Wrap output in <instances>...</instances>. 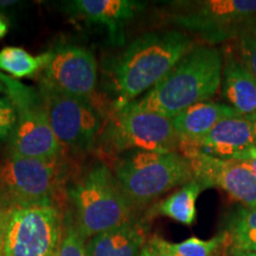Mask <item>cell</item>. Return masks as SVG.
I'll return each mask as SVG.
<instances>
[{
  "instance_id": "1",
  "label": "cell",
  "mask_w": 256,
  "mask_h": 256,
  "mask_svg": "<svg viewBox=\"0 0 256 256\" xmlns=\"http://www.w3.org/2000/svg\"><path fill=\"white\" fill-rule=\"evenodd\" d=\"M194 46L188 34L177 30L147 32L136 38L122 52L104 63L113 110L146 94Z\"/></svg>"
},
{
  "instance_id": "2",
  "label": "cell",
  "mask_w": 256,
  "mask_h": 256,
  "mask_svg": "<svg viewBox=\"0 0 256 256\" xmlns=\"http://www.w3.org/2000/svg\"><path fill=\"white\" fill-rule=\"evenodd\" d=\"M222 70L223 52L220 49L196 46L154 87L124 107L174 119L191 106L211 101L220 89Z\"/></svg>"
},
{
  "instance_id": "3",
  "label": "cell",
  "mask_w": 256,
  "mask_h": 256,
  "mask_svg": "<svg viewBox=\"0 0 256 256\" xmlns=\"http://www.w3.org/2000/svg\"><path fill=\"white\" fill-rule=\"evenodd\" d=\"M72 214L87 238L136 220L130 206L104 162L92 165L66 190Z\"/></svg>"
},
{
  "instance_id": "4",
  "label": "cell",
  "mask_w": 256,
  "mask_h": 256,
  "mask_svg": "<svg viewBox=\"0 0 256 256\" xmlns=\"http://www.w3.org/2000/svg\"><path fill=\"white\" fill-rule=\"evenodd\" d=\"M113 174L134 210L194 179L190 162L180 152H128L114 162Z\"/></svg>"
},
{
  "instance_id": "5",
  "label": "cell",
  "mask_w": 256,
  "mask_h": 256,
  "mask_svg": "<svg viewBox=\"0 0 256 256\" xmlns=\"http://www.w3.org/2000/svg\"><path fill=\"white\" fill-rule=\"evenodd\" d=\"M62 168L60 159H31L11 153L0 164V210L57 206Z\"/></svg>"
},
{
  "instance_id": "6",
  "label": "cell",
  "mask_w": 256,
  "mask_h": 256,
  "mask_svg": "<svg viewBox=\"0 0 256 256\" xmlns=\"http://www.w3.org/2000/svg\"><path fill=\"white\" fill-rule=\"evenodd\" d=\"M101 136L106 147L115 153L180 152V140L172 119L153 112L133 110L126 107L113 110Z\"/></svg>"
},
{
  "instance_id": "7",
  "label": "cell",
  "mask_w": 256,
  "mask_h": 256,
  "mask_svg": "<svg viewBox=\"0 0 256 256\" xmlns=\"http://www.w3.org/2000/svg\"><path fill=\"white\" fill-rule=\"evenodd\" d=\"M176 8L172 23L197 34L210 46L236 40L256 19V0L180 2Z\"/></svg>"
},
{
  "instance_id": "8",
  "label": "cell",
  "mask_w": 256,
  "mask_h": 256,
  "mask_svg": "<svg viewBox=\"0 0 256 256\" xmlns=\"http://www.w3.org/2000/svg\"><path fill=\"white\" fill-rule=\"evenodd\" d=\"M40 95L60 145L81 151L94 145L104 127V113L94 100L60 92L43 83Z\"/></svg>"
},
{
  "instance_id": "9",
  "label": "cell",
  "mask_w": 256,
  "mask_h": 256,
  "mask_svg": "<svg viewBox=\"0 0 256 256\" xmlns=\"http://www.w3.org/2000/svg\"><path fill=\"white\" fill-rule=\"evenodd\" d=\"M10 98L18 110V120L10 140V151L24 158L57 160L62 145L51 127L40 95L14 82Z\"/></svg>"
},
{
  "instance_id": "10",
  "label": "cell",
  "mask_w": 256,
  "mask_h": 256,
  "mask_svg": "<svg viewBox=\"0 0 256 256\" xmlns=\"http://www.w3.org/2000/svg\"><path fill=\"white\" fill-rule=\"evenodd\" d=\"M62 232L63 214L58 206L11 210L2 256H57Z\"/></svg>"
},
{
  "instance_id": "11",
  "label": "cell",
  "mask_w": 256,
  "mask_h": 256,
  "mask_svg": "<svg viewBox=\"0 0 256 256\" xmlns=\"http://www.w3.org/2000/svg\"><path fill=\"white\" fill-rule=\"evenodd\" d=\"M49 60L40 83L60 92L90 98L98 84V60L87 48L62 43L48 51Z\"/></svg>"
},
{
  "instance_id": "12",
  "label": "cell",
  "mask_w": 256,
  "mask_h": 256,
  "mask_svg": "<svg viewBox=\"0 0 256 256\" xmlns=\"http://www.w3.org/2000/svg\"><path fill=\"white\" fill-rule=\"evenodd\" d=\"M180 153L190 162L194 178L208 188H218L242 206H256V177L244 162L223 159L194 147H182Z\"/></svg>"
},
{
  "instance_id": "13",
  "label": "cell",
  "mask_w": 256,
  "mask_h": 256,
  "mask_svg": "<svg viewBox=\"0 0 256 256\" xmlns=\"http://www.w3.org/2000/svg\"><path fill=\"white\" fill-rule=\"evenodd\" d=\"M222 98L240 116L256 122V78L236 49L223 54Z\"/></svg>"
},
{
  "instance_id": "14",
  "label": "cell",
  "mask_w": 256,
  "mask_h": 256,
  "mask_svg": "<svg viewBox=\"0 0 256 256\" xmlns=\"http://www.w3.org/2000/svg\"><path fill=\"white\" fill-rule=\"evenodd\" d=\"M192 147L214 156L235 160L256 147V122L242 116L224 119Z\"/></svg>"
},
{
  "instance_id": "15",
  "label": "cell",
  "mask_w": 256,
  "mask_h": 256,
  "mask_svg": "<svg viewBox=\"0 0 256 256\" xmlns=\"http://www.w3.org/2000/svg\"><path fill=\"white\" fill-rule=\"evenodd\" d=\"M140 8L142 4L130 0H75L69 4L72 14L87 23L104 25L116 44H124V24Z\"/></svg>"
},
{
  "instance_id": "16",
  "label": "cell",
  "mask_w": 256,
  "mask_h": 256,
  "mask_svg": "<svg viewBox=\"0 0 256 256\" xmlns=\"http://www.w3.org/2000/svg\"><path fill=\"white\" fill-rule=\"evenodd\" d=\"M240 116L226 104L204 101L179 113L172 119L174 128L180 140L182 147H192L211 132L220 121Z\"/></svg>"
},
{
  "instance_id": "17",
  "label": "cell",
  "mask_w": 256,
  "mask_h": 256,
  "mask_svg": "<svg viewBox=\"0 0 256 256\" xmlns=\"http://www.w3.org/2000/svg\"><path fill=\"white\" fill-rule=\"evenodd\" d=\"M146 232L136 218L87 241V256H139L145 247Z\"/></svg>"
},
{
  "instance_id": "18",
  "label": "cell",
  "mask_w": 256,
  "mask_h": 256,
  "mask_svg": "<svg viewBox=\"0 0 256 256\" xmlns=\"http://www.w3.org/2000/svg\"><path fill=\"white\" fill-rule=\"evenodd\" d=\"M203 190V185L194 178L159 202L156 206V214L168 217L184 226H192L197 215L196 202Z\"/></svg>"
},
{
  "instance_id": "19",
  "label": "cell",
  "mask_w": 256,
  "mask_h": 256,
  "mask_svg": "<svg viewBox=\"0 0 256 256\" xmlns=\"http://www.w3.org/2000/svg\"><path fill=\"white\" fill-rule=\"evenodd\" d=\"M220 232L226 238V246L256 252V206L236 208Z\"/></svg>"
},
{
  "instance_id": "20",
  "label": "cell",
  "mask_w": 256,
  "mask_h": 256,
  "mask_svg": "<svg viewBox=\"0 0 256 256\" xmlns=\"http://www.w3.org/2000/svg\"><path fill=\"white\" fill-rule=\"evenodd\" d=\"M49 60V52L32 56L26 50L17 46H6L0 50V70L16 78H30L43 72Z\"/></svg>"
},
{
  "instance_id": "21",
  "label": "cell",
  "mask_w": 256,
  "mask_h": 256,
  "mask_svg": "<svg viewBox=\"0 0 256 256\" xmlns=\"http://www.w3.org/2000/svg\"><path fill=\"white\" fill-rule=\"evenodd\" d=\"M226 238L220 232L210 240L191 238L179 243L166 241V248L174 256H222Z\"/></svg>"
},
{
  "instance_id": "22",
  "label": "cell",
  "mask_w": 256,
  "mask_h": 256,
  "mask_svg": "<svg viewBox=\"0 0 256 256\" xmlns=\"http://www.w3.org/2000/svg\"><path fill=\"white\" fill-rule=\"evenodd\" d=\"M57 256H87V238L80 232L72 211L63 215V232Z\"/></svg>"
},
{
  "instance_id": "23",
  "label": "cell",
  "mask_w": 256,
  "mask_h": 256,
  "mask_svg": "<svg viewBox=\"0 0 256 256\" xmlns=\"http://www.w3.org/2000/svg\"><path fill=\"white\" fill-rule=\"evenodd\" d=\"M235 49L256 78V19L241 32L236 40Z\"/></svg>"
},
{
  "instance_id": "24",
  "label": "cell",
  "mask_w": 256,
  "mask_h": 256,
  "mask_svg": "<svg viewBox=\"0 0 256 256\" xmlns=\"http://www.w3.org/2000/svg\"><path fill=\"white\" fill-rule=\"evenodd\" d=\"M18 120V110L8 95H0V142L11 138Z\"/></svg>"
},
{
  "instance_id": "25",
  "label": "cell",
  "mask_w": 256,
  "mask_h": 256,
  "mask_svg": "<svg viewBox=\"0 0 256 256\" xmlns=\"http://www.w3.org/2000/svg\"><path fill=\"white\" fill-rule=\"evenodd\" d=\"M139 256H174L166 248V240L159 236H152L146 242Z\"/></svg>"
},
{
  "instance_id": "26",
  "label": "cell",
  "mask_w": 256,
  "mask_h": 256,
  "mask_svg": "<svg viewBox=\"0 0 256 256\" xmlns=\"http://www.w3.org/2000/svg\"><path fill=\"white\" fill-rule=\"evenodd\" d=\"M235 160H238V162H244L246 165H248V168L252 170V174H254L256 177V147L249 150L247 152H244L243 154L240 156L238 158Z\"/></svg>"
},
{
  "instance_id": "27",
  "label": "cell",
  "mask_w": 256,
  "mask_h": 256,
  "mask_svg": "<svg viewBox=\"0 0 256 256\" xmlns=\"http://www.w3.org/2000/svg\"><path fill=\"white\" fill-rule=\"evenodd\" d=\"M222 256H256V252L243 250V249L229 247V246H224Z\"/></svg>"
},
{
  "instance_id": "28",
  "label": "cell",
  "mask_w": 256,
  "mask_h": 256,
  "mask_svg": "<svg viewBox=\"0 0 256 256\" xmlns=\"http://www.w3.org/2000/svg\"><path fill=\"white\" fill-rule=\"evenodd\" d=\"M12 80L0 74V95H10V86Z\"/></svg>"
},
{
  "instance_id": "29",
  "label": "cell",
  "mask_w": 256,
  "mask_h": 256,
  "mask_svg": "<svg viewBox=\"0 0 256 256\" xmlns=\"http://www.w3.org/2000/svg\"><path fill=\"white\" fill-rule=\"evenodd\" d=\"M8 28H10L8 19L6 18L4 14H0V38L6 36V34L8 32Z\"/></svg>"
},
{
  "instance_id": "30",
  "label": "cell",
  "mask_w": 256,
  "mask_h": 256,
  "mask_svg": "<svg viewBox=\"0 0 256 256\" xmlns=\"http://www.w3.org/2000/svg\"><path fill=\"white\" fill-rule=\"evenodd\" d=\"M8 222V220H6ZM6 222L0 226V256L4 254V238H5V228H6Z\"/></svg>"
},
{
  "instance_id": "31",
  "label": "cell",
  "mask_w": 256,
  "mask_h": 256,
  "mask_svg": "<svg viewBox=\"0 0 256 256\" xmlns=\"http://www.w3.org/2000/svg\"><path fill=\"white\" fill-rule=\"evenodd\" d=\"M17 2L14 0H0V8H10V6H14Z\"/></svg>"
},
{
  "instance_id": "32",
  "label": "cell",
  "mask_w": 256,
  "mask_h": 256,
  "mask_svg": "<svg viewBox=\"0 0 256 256\" xmlns=\"http://www.w3.org/2000/svg\"><path fill=\"white\" fill-rule=\"evenodd\" d=\"M10 211H5V210H0V226H2L6 220H8Z\"/></svg>"
}]
</instances>
